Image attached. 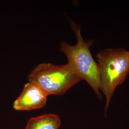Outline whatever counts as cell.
<instances>
[{
    "label": "cell",
    "instance_id": "1",
    "mask_svg": "<svg viewBox=\"0 0 129 129\" xmlns=\"http://www.w3.org/2000/svg\"><path fill=\"white\" fill-rule=\"evenodd\" d=\"M70 23L77 37V42L73 46L63 41L61 44L60 50L67 56V64L70 67L82 80H85L88 84L98 98L102 99L99 68L89 50L93 41H85L78 25L73 21H70Z\"/></svg>",
    "mask_w": 129,
    "mask_h": 129
},
{
    "label": "cell",
    "instance_id": "3",
    "mask_svg": "<svg viewBox=\"0 0 129 129\" xmlns=\"http://www.w3.org/2000/svg\"><path fill=\"white\" fill-rule=\"evenodd\" d=\"M28 82L35 83L48 95H62L82 80L68 64L42 63L33 70Z\"/></svg>",
    "mask_w": 129,
    "mask_h": 129
},
{
    "label": "cell",
    "instance_id": "2",
    "mask_svg": "<svg viewBox=\"0 0 129 129\" xmlns=\"http://www.w3.org/2000/svg\"><path fill=\"white\" fill-rule=\"evenodd\" d=\"M97 60L100 71V91L106 99L105 113L116 88L129 74V51L124 48H108L99 52Z\"/></svg>",
    "mask_w": 129,
    "mask_h": 129
},
{
    "label": "cell",
    "instance_id": "6",
    "mask_svg": "<svg viewBox=\"0 0 129 129\" xmlns=\"http://www.w3.org/2000/svg\"></svg>",
    "mask_w": 129,
    "mask_h": 129
},
{
    "label": "cell",
    "instance_id": "4",
    "mask_svg": "<svg viewBox=\"0 0 129 129\" xmlns=\"http://www.w3.org/2000/svg\"><path fill=\"white\" fill-rule=\"evenodd\" d=\"M48 95L35 83L28 82L22 92L14 101L15 111H29L42 108L46 104Z\"/></svg>",
    "mask_w": 129,
    "mask_h": 129
},
{
    "label": "cell",
    "instance_id": "5",
    "mask_svg": "<svg viewBox=\"0 0 129 129\" xmlns=\"http://www.w3.org/2000/svg\"><path fill=\"white\" fill-rule=\"evenodd\" d=\"M60 125L59 116L48 113L30 118L25 129H58Z\"/></svg>",
    "mask_w": 129,
    "mask_h": 129
}]
</instances>
